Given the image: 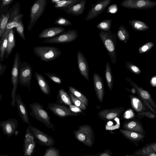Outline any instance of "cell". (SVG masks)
<instances>
[{
  "instance_id": "cell-1",
  "label": "cell",
  "mask_w": 156,
  "mask_h": 156,
  "mask_svg": "<svg viewBox=\"0 0 156 156\" xmlns=\"http://www.w3.org/2000/svg\"><path fill=\"white\" fill-rule=\"evenodd\" d=\"M99 35L109 55L112 63L115 64L116 61V35L111 30L107 31H101Z\"/></svg>"
},
{
  "instance_id": "cell-2",
  "label": "cell",
  "mask_w": 156,
  "mask_h": 156,
  "mask_svg": "<svg viewBox=\"0 0 156 156\" xmlns=\"http://www.w3.org/2000/svg\"><path fill=\"white\" fill-rule=\"evenodd\" d=\"M31 110L29 114L33 118L42 123L48 128L55 131V126L51 121L48 113L44 109L43 106L38 102L29 104Z\"/></svg>"
},
{
  "instance_id": "cell-3",
  "label": "cell",
  "mask_w": 156,
  "mask_h": 156,
  "mask_svg": "<svg viewBox=\"0 0 156 156\" xmlns=\"http://www.w3.org/2000/svg\"><path fill=\"white\" fill-rule=\"evenodd\" d=\"M35 54L42 61L49 62L57 58L62 53L60 50L51 46H37L33 48Z\"/></svg>"
},
{
  "instance_id": "cell-4",
  "label": "cell",
  "mask_w": 156,
  "mask_h": 156,
  "mask_svg": "<svg viewBox=\"0 0 156 156\" xmlns=\"http://www.w3.org/2000/svg\"><path fill=\"white\" fill-rule=\"evenodd\" d=\"M75 138L85 145L91 147L94 142V134L91 126L88 124L80 126L77 130L73 132Z\"/></svg>"
},
{
  "instance_id": "cell-5",
  "label": "cell",
  "mask_w": 156,
  "mask_h": 156,
  "mask_svg": "<svg viewBox=\"0 0 156 156\" xmlns=\"http://www.w3.org/2000/svg\"><path fill=\"white\" fill-rule=\"evenodd\" d=\"M47 0H37L30 9V21L27 27L30 30L38 19L42 15L45 11Z\"/></svg>"
},
{
  "instance_id": "cell-6",
  "label": "cell",
  "mask_w": 156,
  "mask_h": 156,
  "mask_svg": "<svg viewBox=\"0 0 156 156\" xmlns=\"http://www.w3.org/2000/svg\"><path fill=\"white\" fill-rule=\"evenodd\" d=\"M78 32L75 29H68L55 37L46 39L43 42L50 44H63L72 42L78 38Z\"/></svg>"
},
{
  "instance_id": "cell-7",
  "label": "cell",
  "mask_w": 156,
  "mask_h": 156,
  "mask_svg": "<svg viewBox=\"0 0 156 156\" xmlns=\"http://www.w3.org/2000/svg\"><path fill=\"white\" fill-rule=\"evenodd\" d=\"M33 69L31 66L25 61L20 63L19 71L18 83L21 85L30 90V86L32 77Z\"/></svg>"
},
{
  "instance_id": "cell-8",
  "label": "cell",
  "mask_w": 156,
  "mask_h": 156,
  "mask_svg": "<svg viewBox=\"0 0 156 156\" xmlns=\"http://www.w3.org/2000/svg\"><path fill=\"white\" fill-rule=\"evenodd\" d=\"M21 61L19 53H16L15 55L13 63L11 70V83L12 88L11 91L12 101L11 105L12 107L16 106L15 97L18 83V74L19 66Z\"/></svg>"
},
{
  "instance_id": "cell-9",
  "label": "cell",
  "mask_w": 156,
  "mask_h": 156,
  "mask_svg": "<svg viewBox=\"0 0 156 156\" xmlns=\"http://www.w3.org/2000/svg\"><path fill=\"white\" fill-rule=\"evenodd\" d=\"M126 80L135 89L137 94L144 102V104L149 108L151 112L155 114L156 111L152 107L155 108L156 104L150 94L142 87H139L129 78L126 77Z\"/></svg>"
},
{
  "instance_id": "cell-10",
  "label": "cell",
  "mask_w": 156,
  "mask_h": 156,
  "mask_svg": "<svg viewBox=\"0 0 156 156\" xmlns=\"http://www.w3.org/2000/svg\"><path fill=\"white\" fill-rule=\"evenodd\" d=\"M120 5L128 9L146 10L156 6V2L150 0H125L120 3Z\"/></svg>"
},
{
  "instance_id": "cell-11",
  "label": "cell",
  "mask_w": 156,
  "mask_h": 156,
  "mask_svg": "<svg viewBox=\"0 0 156 156\" xmlns=\"http://www.w3.org/2000/svg\"><path fill=\"white\" fill-rule=\"evenodd\" d=\"M28 126L30 132L37 140L39 144L46 147L53 146L55 140L51 136L46 134L30 124Z\"/></svg>"
},
{
  "instance_id": "cell-12",
  "label": "cell",
  "mask_w": 156,
  "mask_h": 156,
  "mask_svg": "<svg viewBox=\"0 0 156 156\" xmlns=\"http://www.w3.org/2000/svg\"><path fill=\"white\" fill-rule=\"evenodd\" d=\"M36 139L30 132L28 126L26 131L24 140V156H32L36 151Z\"/></svg>"
},
{
  "instance_id": "cell-13",
  "label": "cell",
  "mask_w": 156,
  "mask_h": 156,
  "mask_svg": "<svg viewBox=\"0 0 156 156\" xmlns=\"http://www.w3.org/2000/svg\"><path fill=\"white\" fill-rule=\"evenodd\" d=\"M111 0H100L94 4L90 5L92 6L88 12L85 19V20L89 21L97 17L104 12L109 5Z\"/></svg>"
},
{
  "instance_id": "cell-14",
  "label": "cell",
  "mask_w": 156,
  "mask_h": 156,
  "mask_svg": "<svg viewBox=\"0 0 156 156\" xmlns=\"http://www.w3.org/2000/svg\"><path fill=\"white\" fill-rule=\"evenodd\" d=\"M48 107L54 114L61 118L70 116H78L81 114L74 113L68 107L58 104L50 103L48 104Z\"/></svg>"
},
{
  "instance_id": "cell-15",
  "label": "cell",
  "mask_w": 156,
  "mask_h": 156,
  "mask_svg": "<svg viewBox=\"0 0 156 156\" xmlns=\"http://www.w3.org/2000/svg\"><path fill=\"white\" fill-rule=\"evenodd\" d=\"M18 126V121L14 118L8 119L0 122V127L7 138L11 136L16 131Z\"/></svg>"
},
{
  "instance_id": "cell-16",
  "label": "cell",
  "mask_w": 156,
  "mask_h": 156,
  "mask_svg": "<svg viewBox=\"0 0 156 156\" xmlns=\"http://www.w3.org/2000/svg\"><path fill=\"white\" fill-rule=\"evenodd\" d=\"M23 16L22 13H19V9L17 7L14 9L10 14L8 23L2 36L1 40L9 30L17 26L19 20L22 18Z\"/></svg>"
},
{
  "instance_id": "cell-17",
  "label": "cell",
  "mask_w": 156,
  "mask_h": 156,
  "mask_svg": "<svg viewBox=\"0 0 156 156\" xmlns=\"http://www.w3.org/2000/svg\"><path fill=\"white\" fill-rule=\"evenodd\" d=\"M125 111L122 107H119L112 109H104L98 113V116L104 120H110L120 116Z\"/></svg>"
},
{
  "instance_id": "cell-18",
  "label": "cell",
  "mask_w": 156,
  "mask_h": 156,
  "mask_svg": "<svg viewBox=\"0 0 156 156\" xmlns=\"http://www.w3.org/2000/svg\"><path fill=\"white\" fill-rule=\"evenodd\" d=\"M77 58L78 67L80 74L88 81L89 77L88 64L85 56L80 51L77 52Z\"/></svg>"
},
{
  "instance_id": "cell-19",
  "label": "cell",
  "mask_w": 156,
  "mask_h": 156,
  "mask_svg": "<svg viewBox=\"0 0 156 156\" xmlns=\"http://www.w3.org/2000/svg\"><path fill=\"white\" fill-rule=\"evenodd\" d=\"M94 87L96 95L99 102H103L104 95V88L103 80L97 73H94L93 76Z\"/></svg>"
},
{
  "instance_id": "cell-20",
  "label": "cell",
  "mask_w": 156,
  "mask_h": 156,
  "mask_svg": "<svg viewBox=\"0 0 156 156\" xmlns=\"http://www.w3.org/2000/svg\"><path fill=\"white\" fill-rule=\"evenodd\" d=\"M15 100L19 115L23 122L30 125V122L29 121L27 108L25 103L22 101L20 94H16Z\"/></svg>"
},
{
  "instance_id": "cell-21",
  "label": "cell",
  "mask_w": 156,
  "mask_h": 156,
  "mask_svg": "<svg viewBox=\"0 0 156 156\" xmlns=\"http://www.w3.org/2000/svg\"><path fill=\"white\" fill-rule=\"evenodd\" d=\"M65 29L62 27H53L44 29L38 36L40 39L54 37L65 32Z\"/></svg>"
},
{
  "instance_id": "cell-22",
  "label": "cell",
  "mask_w": 156,
  "mask_h": 156,
  "mask_svg": "<svg viewBox=\"0 0 156 156\" xmlns=\"http://www.w3.org/2000/svg\"><path fill=\"white\" fill-rule=\"evenodd\" d=\"M86 3V0H79L76 3L64 11L68 14L75 16H80L83 13Z\"/></svg>"
},
{
  "instance_id": "cell-23",
  "label": "cell",
  "mask_w": 156,
  "mask_h": 156,
  "mask_svg": "<svg viewBox=\"0 0 156 156\" xmlns=\"http://www.w3.org/2000/svg\"><path fill=\"white\" fill-rule=\"evenodd\" d=\"M34 76L42 93L46 95L50 94V89L47 80L44 76L37 72L35 73Z\"/></svg>"
},
{
  "instance_id": "cell-24",
  "label": "cell",
  "mask_w": 156,
  "mask_h": 156,
  "mask_svg": "<svg viewBox=\"0 0 156 156\" xmlns=\"http://www.w3.org/2000/svg\"><path fill=\"white\" fill-rule=\"evenodd\" d=\"M125 130L134 132L141 134L143 133L144 129L142 125L136 120H130L124 123L123 126Z\"/></svg>"
},
{
  "instance_id": "cell-25",
  "label": "cell",
  "mask_w": 156,
  "mask_h": 156,
  "mask_svg": "<svg viewBox=\"0 0 156 156\" xmlns=\"http://www.w3.org/2000/svg\"><path fill=\"white\" fill-rule=\"evenodd\" d=\"M56 99V102L58 104H63L69 106L73 103L70 96L63 89L58 90Z\"/></svg>"
},
{
  "instance_id": "cell-26",
  "label": "cell",
  "mask_w": 156,
  "mask_h": 156,
  "mask_svg": "<svg viewBox=\"0 0 156 156\" xmlns=\"http://www.w3.org/2000/svg\"><path fill=\"white\" fill-rule=\"evenodd\" d=\"M129 24L133 29L136 31H143L148 30L150 28L147 24L143 21L137 20H131Z\"/></svg>"
},
{
  "instance_id": "cell-27",
  "label": "cell",
  "mask_w": 156,
  "mask_h": 156,
  "mask_svg": "<svg viewBox=\"0 0 156 156\" xmlns=\"http://www.w3.org/2000/svg\"><path fill=\"white\" fill-rule=\"evenodd\" d=\"M131 105L135 110L139 113L144 112L145 108L141 101L135 96H129Z\"/></svg>"
},
{
  "instance_id": "cell-28",
  "label": "cell",
  "mask_w": 156,
  "mask_h": 156,
  "mask_svg": "<svg viewBox=\"0 0 156 156\" xmlns=\"http://www.w3.org/2000/svg\"><path fill=\"white\" fill-rule=\"evenodd\" d=\"M15 46V37L13 29L8 32L7 48L6 51L7 58L11 53Z\"/></svg>"
},
{
  "instance_id": "cell-29",
  "label": "cell",
  "mask_w": 156,
  "mask_h": 156,
  "mask_svg": "<svg viewBox=\"0 0 156 156\" xmlns=\"http://www.w3.org/2000/svg\"><path fill=\"white\" fill-rule=\"evenodd\" d=\"M118 39L124 43H126L129 40L130 35L129 32L123 25H121L119 28L117 33Z\"/></svg>"
},
{
  "instance_id": "cell-30",
  "label": "cell",
  "mask_w": 156,
  "mask_h": 156,
  "mask_svg": "<svg viewBox=\"0 0 156 156\" xmlns=\"http://www.w3.org/2000/svg\"><path fill=\"white\" fill-rule=\"evenodd\" d=\"M69 91L70 93L83 102L86 106L88 105V100L85 96L72 86L69 87Z\"/></svg>"
},
{
  "instance_id": "cell-31",
  "label": "cell",
  "mask_w": 156,
  "mask_h": 156,
  "mask_svg": "<svg viewBox=\"0 0 156 156\" xmlns=\"http://www.w3.org/2000/svg\"><path fill=\"white\" fill-rule=\"evenodd\" d=\"M105 76L107 85L109 90L111 91L113 89V80L111 66L108 62L106 63Z\"/></svg>"
},
{
  "instance_id": "cell-32",
  "label": "cell",
  "mask_w": 156,
  "mask_h": 156,
  "mask_svg": "<svg viewBox=\"0 0 156 156\" xmlns=\"http://www.w3.org/2000/svg\"><path fill=\"white\" fill-rule=\"evenodd\" d=\"M79 0H60L54 4V7L56 9H62L65 11L69 7L77 2Z\"/></svg>"
},
{
  "instance_id": "cell-33",
  "label": "cell",
  "mask_w": 156,
  "mask_h": 156,
  "mask_svg": "<svg viewBox=\"0 0 156 156\" xmlns=\"http://www.w3.org/2000/svg\"><path fill=\"white\" fill-rule=\"evenodd\" d=\"M120 132L128 138L133 140H138L144 137L141 134L126 130H120Z\"/></svg>"
},
{
  "instance_id": "cell-34",
  "label": "cell",
  "mask_w": 156,
  "mask_h": 156,
  "mask_svg": "<svg viewBox=\"0 0 156 156\" xmlns=\"http://www.w3.org/2000/svg\"><path fill=\"white\" fill-rule=\"evenodd\" d=\"M112 20L110 19L105 20L99 22L96 27L101 31H107L110 30Z\"/></svg>"
},
{
  "instance_id": "cell-35",
  "label": "cell",
  "mask_w": 156,
  "mask_h": 156,
  "mask_svg": "<svg viewBox=\"0 0 156 156\" xmlns=\"http://www.w3.org/2000/svg\"><path fill=\"white\" fill-rule=\"evenodd\" d=\"M9 16L10 14L7 12L5 15H2L0 17V38L6 28Z\"/></svg>"
},
{
  "instance_id": "cell-36",
  "label": "cell",
  "mask_w": 156,
  "mask_h": 156,
  "mask_svg": "<svg viewBox=\"0 0 156 156\" xmlns=\"http://www.w3.org/2000/svg\"><path fill=\"white\" fill-rule=\"evenodd\" d=\"M8 32L6 33L3 38L2 40L0 46V58L1 61L4 60V56L7 48Z\"/></svg>"
},
{
  "instance_id": "cell-37",
  "label": "cell",
  "mask_w": 156,
  "mask_h": 156,
  "mask_svg": "<svg viewBox=\"0 0 156 156\" xmlns=\"http://www.w3.org/2000/svg\"><path fill=\"white\" fill-rule=\"evenodd\" d=\"M43 156H61L60 152L53 146L49 147L45 149V152Z\"/></svg>"
},
{
  "instance_id": "cell-38",
  "label": "cell",
  "mask_w": 156,
  "mask_h": 156,
  "mask_svg": "<svg viewBox=\"0 0 156 156\" xmlns=\"http://www.w3.org/2000/svg\"><path fill=\"white\" fill-rule=\"evenodd\" d=\"M54 24L61 26H69L72 25V23L68 19L63 17H59L54 22Z\"/></svg>"
},
{
  "instance_id": "cell-39",
  "label": "cell",
  "mask_w": 156,
  "mask_h": 156,
  "mask_svg": "<svg viewBox=\"0 0 156 156\" xmlns=\"http://www.w3.org/2000/svg\"><path fill=\"white\" fill-rule=\"evenodd\" d=\"M125 64L126 68L132 73L136 75L141 73V71L140 68L133 63L127 62Z\"/></svg>"
},
{
  "instance_id": "cell-40",
  "label": "cell",
  "mask_w": 156,
  "mask_h": 156,
  "mask_svg": "<svg viewBox=\"0 0 156 156\" xmlns=\"http://www.w3.org/2000/svg\"><path fill=\"white\" fill-rule=\"evenodd\" d=\"M154 45V43L152 42L147 43L140 47L138 51L140 54H143L149 51Z\"/></svg>"
},
{
  "instance_id": "cell-41",
  "label": "cell",
  "mask_w": 156,
  "mask_h": 156,
  "mask_svg": "<svg viewBox=\"0 0 156 156\" xmlns=\"http://www.w3.org/2000/svg\"><path fill=\"white\" fill-rule=\"evenodd\" d=\"M69 96L73 103L75 105L83 110H86L87 109L86 106L73 95L70 93Z\"/></svg>"
},
{
  "instance_id": "cell-42",
  "label": "cell",
  "mask_w": 156,
  "mask_h": 156,
  "mask_svg": "<svg viewBox=\"0 0 156 156\" xmlns=\"http://www.w3.org/2000/svg\"><path fill=\"white\" fill-rule=\"evenodd\" d=\"M44 74L55 83L58 84H61L62 83V80L61 77L58 75L49 72L44 73Z\"/></svg>"
},
{
  "instance_id": "cell-43",
  "label": "cell",
  "mask_w": 156,
  "mask_h": 156,
  "mask_svg": "<svg viewBox=\"0 0 156 156\" xmlns=\"http://www.w3.org/2000/svg\"><path fill=\"white\" fill-rule=\"evenodd\" d=\"M16 30L18 34L21 37L24 41L25 38L24 33V27L22 18L19 21L17 26L16 27Z\"/></svg>"
},
{
  "instance_id": "cell-44",
  "label": "cell",
  "mask_w": 156,
  "mask_h": 156,
  "mask_svg": "<svg viewBox=\"0 0 156 156\" xmlns=\"http://www.w3.org/2000/svg\"><path fill=\"white\" fill-rule=\"evenodd\" d=\"M144 116L147 117L151 119H154L155 118L156 115L155 114L149 111H144L137 114V117L138 118H142Z\"/></svg>"
},
{
  "instance_id": "cell-45",
  "label": "cell",
  "mask_w": 156,
  "mask_h": 156,
  "mask_svg": "<svg viewBox=\"0 0 156 156\" xmlns=\"http://www.w3.org/2000/svg\"><path fill=\"white\" fill-rule=\"evenodd\" d=\"M69 108L73 112L76 113H81L84 115V113L80 108L72 104L69 106Z\"/></svg>"
},
{
  "instance_id": "cell-46",
  "label": "cell",
  "mask_w": 156,
  "mask_h": 156,
  "mask_svg": "<svg viewBox=\"0 0 156 156\" xmlns=\"http://www.w3.org/2000/svg\"><path fill=\"white\" fill-rule=\"evenodd\" d=\"M109 7L107 11V13H115L117 11V5L115 4L112 5Z\"/></svg>"
},
{
  "instance_id": "cell-47",
  "label": "cell",
  "mask_w": 156,
  "mask_h": 156,
  "mask_svg": "<svg viewBox=\"0 0 156 156\" xmlns=\"http://www.w3.org/2000/svg\"><path fill=\"white\" fill-rule=\"evenodd\" d=\"M1 62L0 58V77L5 72L6 67V66L5 65L2 64Z\"/></svg>"
},
{
  "instance_id": "cell-48",
  "label": "cell",
  "mask_w": 156,
  "mask_h": 156,
  "mask_svg": "<svg viewBox=\"0 0 156 156\" xmlns=\"http://www.w3.org/2000/svg\"><path fill=\"white\" fill-rule=\"evenodd\" d=\"M14 1L13 0H3L2 4V7L7 5Z\"/></svg>"
},
{
  "instance_id": "cell-49",
  "label": "cell",
  "mask_w": 156,
  "mask_h": 156,
  "mask_svg": "<svg viewBox=\"0 0 156 156\" xmlns=\"http://www.w3.org/2000/svg\"><path fill=\"white\" fill-rule=\"evenodd\" d=\"M151 85L153 87L156 86V76L155 75L153 76L151 78L150 81Z\"/></svg>"
},
{
  "instance_id": "cell-50",
  "label": "cell",
  "mask_w": 156,
  "mask_h": 156,
  "mask_svg": "<svg viewBox=\"0 0 156 156\" xmlns=\"http://www.w3.org/2000/svg\"><path fill=\"white\" fill-rule=\"evenodd\" d=\"M60 0H51V2L52 4H55L59 2Z\"/></svg>"
},
{
  "instance_id": "cell-51",
  "label": "cell",
  "mask_w": 156,
  "mask_h": 156,
  "mask_svg": "<svg viewBox=\"0 0 156 156\" xmlns=\"http://www.w3.org/2000/svg\"><path fill=\"white\" fill-rule=\"evenodd\" d=\"M131 92L133 94H135L136 92V91L135 89L134 88H132V89L131 90Z\"/></svg>"
},
{
  "instance_id": "cell-52",
  "label": "cell",
  "mask_w": 156,
  "mask_h": 156,
  "mask_svg": "<svg viewBox=\"0 0 156 156\" xmlns=\"http://www.w3.org/2000/svg\"><path fill=\"white\" fill-rule=\"evenodd\" d=\"M100 156H109L108 154L105 153L101 154Z\"/></svg>"
},
{
  "instance_id": "cell-53",
  "label": "cell",
  "mask_w": 156,
  "mask_h": 156,
  "mask_svg": "<svg viewBox=\"0 0 156 156\" xmlns=\"http://www.w3.org/2000/svg\"><path fill=\"white\" fill-rule=\"evenodd\" d=\"M149 156H156V154L155 153H152Z\"/></svg>"
},
{
  "instance_id": "cell-54",
  "label": "cell",
  "mask_w": 156,
  "mask_h": 156,
  "mask_svg": "<svg viewBox=\"0 0 156 156\" xmlns=\"http://www.w3.org/2000/svg\"><path fill=\"white\" fill-rule=\"evenodd\" d=\"M0 156H9V155L7 154H1L0 155Z\"/></svg>"
},
{
  "instance_id": "cell-55",
  "label": "cell",
  "mask_w": 156,
  "mask_h": 156,
  "mask_svg": "<svg viewBox=\"0 0 156 156\" xmlns=\"http://www.w3.org/2000/svg\"><path fill=\"white\" fill-rule=\"evenodd\" d=\"M2 97V94H0V102Z\"/></svg>"
},
{
  "instance_id": "cell-56",
  "label": "cell",
  "mask_w": 156,
  "mask_h": 156,
  "mask_svg": "<svg viewBox=\"0 0 156 156\" xmlns=\"http://www.w3.org/2000/svg\"><path fill=\"white\" fill-rule=\"evenodd\" d=\"M1 43H2L1 39L0 38V46H1Z\"/></svg>"
},
{
  "instance_id": "cell-57",
  "label": "cell",
  "mask_w": 156,
  "mask_h": 156,
  "mask_svg": "<svg viewBox=\"0 0 156 156\" xmlns=\"http://www.w3.org/2000/svg\"></svg>"
}]
</instances>
